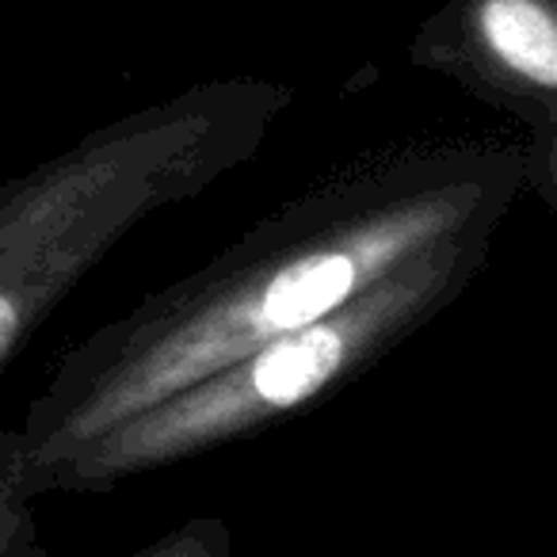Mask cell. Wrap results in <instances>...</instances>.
I'll return each instance as SVG.
<instances>
[{
  "mask_svg": "<svg viewBox=\"0 0 557 557\" xmlns=\"http://www.w3.org/2000/svg\"><path fill=\"white\" fill-rule=\"evenodd\" d=\"M527 153L496 138H420L341 164L202 268L77 341L0 432V478L81 447L199 374L333 313L409 256L500 230Z\"/></svg>",
  "mask_w": 557,
  "mask_h": 557,
  "instance_id": "1",
  "label": "cell"
},
{
  "mask_svg": "<svg viewBox=\"0 0 557 557\" xmlns=\"http://www.w3.org/2000/svg\"><path fill=\"white\" fill-rule=\"evenodd\" d=\"M290 100L278 81H202L0 180V371L141 222L252 161Z\"/></svg>",
  "mask_w": 557,
  "mask_h": 557,
  "instance_id": "2",
  "label": "cell"
},
{
  "mask_svg": "<svg viewBox=\"0 0 557 557\" xmlns=\"http://www.w3.org/2000/svg\"><path fill=\"white\" fill-rule=\"evenodd\" d=\"M496 233L470 230L424 248L325 318L256 344L161 401L115 420L81 447L0 481L27 500L50 493L103 496L141 473L172 470L187 458L268 432L363 379L447 313L488 263Z\"/></svg>",
  "mask_w": 557,
  "mask_h": 557,
  "instance_id": "3",
  "label": "cell"
},
{
  "mask_svg": "<svg viewBox=\"0 0 557 557\" xmlns=\"http://www.w3.org/2000/svg\"><path fill=\"white\" fill-rule=\"evenodd\" d=\"M412 70L455 81L523 131L527 191L557 207V0H447L409 42Z\"/></svg>",
  "mask_w": 557,
  "mask_h": 557,
  "instance_id": "4",
  "label": "cell"
},
{
  "mask_svg": "<svg viewBox=\"0 0 557 557\" xmlns=\"http://www.w3.org/2000/svg\"><path fill=\"white\" fill-rule=\"evenodd\" d=\"M131 557H233V531L222 516H191Z\"/></svg>",
  "mask_w": 557,
  "mask_h": 557,
  "instance_id": "5",
  "label": "cell"
},
{
  "mask_svg": "<svg viewBox=\"0 0 557 557\" xmlns=\"http://www.w3.org/2000/svg\"><path fill=\"white\" fill-rule=\"evenodd\" d=\"M0 557H50L35 500L16 493L9 481H0Z\"/></svg>",
  "mask_w": 557,
  "mask_h": 557,
  "instance_id": "6",
  "label": "cell"
}]
</instances>
